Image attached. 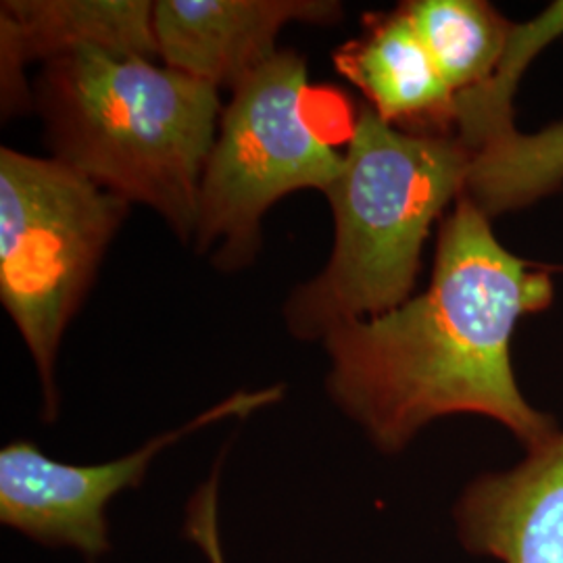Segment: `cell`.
Segmentation results:
<instances>
[{"label": "cell", "instance_id": "cell-1", "mask_svg": "<svg viewBox=\"0 0 563 563\" xmlns=\"http://www.w3.org/2000/svg\"><path fill=\"white\" fill-rule=\"evenodd\" d=\"M551 301L549 272L505 249L490 218L460 197L441 225L428 288L325 334L328 397L384 455L451 416L501 423L528 451L560 428L523 397L511 342L520 320Z\"/></svg>", "mask_w": 563, "mask_h": 563}, {"label": "cell", "instance_id": "cell-2", "mask_svg": "<svg viewBox=\"0 0 563 563\" xmlns=\"http://www.w3.org/2000/svg\"><path fill=\"white\" fill-rule=\"evenodd\" d=\"M55 157L195 241L218 139L220 88L167 65L97 48L44 63L34 92Z\"/></svg>", "mask_w": 563, "mask_h": 563}, {"label": "cell", "instance_id": "cell-3", "mask_svg": "<svg viewBox=\"0 0 563 563\" xmlns=\"http://www.w3.org/2000/svg\"><path fill=\"white\" fill-rule=\"evenodd\" d=\"M474 151L453 134L409 132L369 104L351 125L342 169L325 192L334 246L313 280L284 305L288 332L322 342L344 323L409 301L432 225L465 190Z\"/></svg>", "mask_w": 563, "mask_h": 563}, {"label": "cell", "instance_id": "cell-4", "mask_svg": "<svg viewBox=\"0 0 563 563\" xmlns=\"http://www.w3.org/2000/svg\"><path fill=\"white\" fill-rule=\"evenodd\" d=\"M130 202L57 157L0 148V301L36 363L42 418H59L60 341Z\"/></svg>", "mask_w": 563, "mask_h": 563}, {"label": "cell", "instance_id": "cell-5", "mask_svg": "<svg viewBox=\"0 0 563 563\" xmlns=\"http://www.w3.org/2000/svg\"><path fill=\"white\" fill-rule=\"evenodd\" d=\"M307 63L292 51L232 90L205 167L195 244L216 249L222 269H241L262 246V220L274 202L305 188L328 192L342 155L313 118Z\"/></svg>", "mask_w": 563, "mask_h": 563}, {"label": "cell", "instance_id": "cell-6", "mask_svg": "<svg viewBox=\"0 0 563 563\" xmlns=\"http://www.w3.org/2000/svg\"><path fill=\"white\" fill-rule=\"evenodd\" d=\"M282 397V384L239 390L136 451L92 465L57 462L32 441L9 443L0 451V522L42 547L71 549L86 563H97L111 551L109 504L123 490L139 488L157 455L199 430L249 418Z\"/></svg>", "mask_w": 563, "mask_h": 563}, {"label": "cell", "instance_id": "cell-7", "mask_svg": "<svg viewBox=\"0 0 563 563\" xmlns=\"http://www.w3.org/2000/svg\"><path fill=\"white\" fill-rule=\"evenodd\" d=\"M341 15L332 0H159L153 32L163 65L234 90L280 53L288 23L330 25Z\"/></svg>", "mask_w": 563, "mask_h": 563}, {"label": "cell", "instance_id": "cell-8", "mask_svg": "<svg viewBox=\"0 0 563 563\" xmlns=\"http://www.w3.org/2000/svg\"><path fill=\"white\" fill-rule=\"evenodd\" d=\"M455 534L472 555L501 563H563V430L509 470L484 472L453 507Z\"/></svg>", "mask_w": 563, "mask_h": 563}, {"label": "cell", "instance_id": "cell-9", "mask_svg": "<svg viewBox=\"0 0 563 563\" xmlns=\"http://www.w3.org/2000/svg\"><path fill=\"white\" fill-rule=\"evenodd\" d=\"M148 0H4L0 4L2 113L30 107L25 67L97 48L121 57H159Z\"/></svg>", "mask_w": 563, "mask_h": 563}, {"label": "cell", "instance_id": "cell-10", "mask_svg": "<svg viewBox=\"0 0 563 563\" xmlns=\"http://www.w3.org/2000/svg\"><path fill=\"white\" fill-rule=\"evenodd\" d=\"M336 63L383 120L409 132L453 134L457 97L402 9L346 46Z\"/></svg>", "mask_w": 563, "mask_h": 563}, {"label": "cell", "instance_id": "cell-11", "mask_svg": "<svg viewBox=\"0 0 563 563\" xmlns=\"http://www.w3.org/2000/svg\"><path fill=\"white\" fill-rule=\"evenodd\" d=\"M563 186V120L539 132L504 130L474 151L462 197L486 218L543 201Z\"/></svg>", "mask_w": 563, "mask_h": 563}, {"label": "cell", "instance_id": "cell-12", "mask_svg": "<svg viewBox=\"0 0 563 563\" xmlns=\"http://www.w3.org/2000/svg\"><path fill=\"white\" fill-rule=\"evenodd\" d=\"M455 97L495 78L514 23L483 0H416L402 7Z\"/></svg>", "mask_w": 563, "mask_h": 563}, {"label": "cell", "instance_id": "cell-13", "mask_svg": "<svg viewBox=\"0 0 563 563\" xmlns=\"http://www.w3.org/2000/svg\"><path fill=\"white\" fill-rule=\"evenodd\" d=\"M220 470L222 460H218L211 476L190 495L181 528L188 543L201 551L207 563H228L220 532Z\"/></svg>", "mask_w": 563, "mask_h": 563}]
</instances>
